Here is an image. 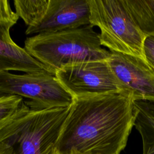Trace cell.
Listing matches in <instances>:
<instances>
[{
  "instance_id": "5b68a950",
  "label": "cell",
  "mask_w": 154,
  "mask_h": 154,
  "mask_svg": "<svg viewBox=\"0 0 154 154\" xmlns=\"http://www.w3.org/2000/svg\"><path fill=\"white\" fill-rule=\"evenodd\" d=\"M11 94L27 98L30 109L69 107L74 99L55 75L49 72L19 75L0 72V95Z\"/></svg>"
},
{
  "instance_id": "3957f363",
  "label": "cell",
  "mask_w": 154,
  "mask_h": 154,
  "mask_svg": "<svg viewBox=\"0 0 154 154\" xmlns=\"http://www.w3.org/2000/svg\"><path fill=\"white\" fill-rule=\"evenodd\" d=\"M70 106L29 109L0 132V142L7 143L13 154H49L59 149Z\"/></svg>"
},
{
  "instance_id": "9c48e42d",
  "label": "cell",
  "mask_w": 154,
  "mask_h": 154,
  "mask_svg": "<svg viewBox=\"0 0 154 154\" xmlns=\"http://www.w3.org/2000/svg\"><path fill=\"white\" fill-rule=\"evenodd\" d=\"M19 71L25 73L49 72L44 65L14 42L0 40V72Z\"/></svg>"
},
{
  "instance_id": "2e32d148",
  "label": "cell",
  "mask_w": 154,
  "mask_h": 154,
  "mask_svg": "<svg viewBox=\"0 0 154 154\" xmlns=\"http://www.w3.org/2000/svg\"><path fill=\"white\" fill-rule=\"evenodd\" d=\"M0 150L1 154H13L11 148L5 142L0 143Z\"/></svg>"
},
{
  "instance_id": "8fae6325",
  "label": "cell",
  "mask_w": 154,
  "mask_h": 154,
  "mask_svg": "<svg viewBox=\"0 0 154 154\" xmlns=\"http://www.w3.org/2000/svg\"><path fill=\"white\" fill-rule=\"evenodd\" d=\"M135 22L147 36H154V0H125Z\"/></svg>"
},
{
  "instance_id": "e0dca14e",
  "label": "cell",
  "mask_w": 154,
  "mask_h": 154,
  "mask_svg": "<svg viewBox=\"0 0 154 154\" xmlns=\"http://www.w3.org/2000/svg\"><path fill=\"white\" fill-rule=\"evenodd\" d=\"M0 154H1V150H0Z\"/></svg>"
},
{
  "instance_id": "4fadbf2b",
  "label": "cell",
  "mask_w": 154,
  "mask_h": 154,
  "mask_svg": "<svg viewBox=\"0 0 154 154\" xmlns=\"http://www.w3.org/2000/svg\"><path fill=\"white\" fill-rule=\"evenodd\" d=\"M15 12L24 21L27 28L35 26L42 19L49 0H14Z\"/></svg>"
},
{
  "instance_id": "ba28073f",
  "label": "cell",
  "mask_w": 154,
  "mask_h": 154,
  "mask_svg": "<svg viewBox=\"0 0 154 154\" xmlns=\"http://www.w3.org/2000/svg\"><path fill=\"white\" fill-rule=\"evenodd\" d=\"M88 25H90L88 0H49L42 19L35 26L27 28L25 33L36 35Z\"/></svg>"
},
{
  "instance_id": "52a82bcc",
  "label": "cell",
  "mask_w": 154,
  "mask_h": 154,
  "mask_svg": "<svg viewBox=\"0 0 154 154\" xmlns=\"http://www.w3.org/2000/svg\"><path fill=\"white\" fill-rule=\"evenodd\" d=\"M107 62L133 100L154 102V68L145 59L111 52Z\"/></svg>"
},
{
  "instance_id": "7a4b0ae2",
  "label": "cell",
  "mask_w": 154,
  "mask_h": 154,
  "mask_svg": "<svg viewBox=\"0 0 154 154\" xmlns=\"http://www.w3.org/2000/svg\"><path fill=\"white\" fill-rule=\"evenodd\" d=\"M24 49L54 75L67 65L107 60L111 54L91 25L34 35L25 40Z\"/></svg>"
},
{
  "instance_id": "30bf717a",
  "label": "cell",
  "mask_w": 154,
  "mask_h": 154,
  "mask_svg": "<svg viewBox=\"0 0 154 154\" xmlns=\"http://www.w3.org/2000/svg\"><path fill=\"white\" fill-rule=\"evenodd\" d=\"M134 126L143 141V154H154V102L134 100Z\"/></svg>"
},
{
  "instance_id": "5bb4252c",
  "label": "cell",
  "mask_w": 154,
  "mask_h": 154,
  "mask_svg": "<svg viewBox=\"0 0 154 154\" xmlns=\"http://www.w3.org/2000/svg\"><path fill=\"white\" fill-rule=\"evenodd\" d=\"M16 13L12 10L8 0H0V40L13 43L10 30L19 19Z\"/></svg>"
},
{
  "instance_id": "6da1fadb",
  "label": "cell",
  "mask_w": 154,
  "mask_h": 154,
  "mask_svg": "<svg viewBox=\"0 0 154 154\" xmlns=\"http://www.w3.org/2000/svg\"><path fill=\"white\" fill-rule=\"evenodd\" d=\"M133 99L121 91L74 99L63 127V154H120L134 126Z\"/></svg>"
},
{
  "instance_id": "277c9868",
  "label": "cell",
  "mask_w": 154,
  "mask_h": 154,
  "mask_svg": "<svg viewBox=\"0 0 154 154\" xmlns=\"http://www.w3.org/2000/svg\"><path fill=\"white\" fill-rule=\"evenodd\" d=\"M88 3L90 23L99 28L102 46L111 52L145 59L146 36L135 22L125 0H88Z\"/></svg>"
},
{
  "instance_id": "8992f818",
  "label": "cell",
  "mask_w": 154,
  "mask_h": 154,
  "mask_svg": "<svg viewBox=\"0 0 154 154\" xmlns=\"http://www.w3.org/2000/svg\"><path fill=\"white\" fill-rule=\"evenodd\" d=\"M55 75L73 99L128 91L115 76L107 60L67 65L58 70Z\"/></svg>"
},
{
  "instance_id": "9a60e30c",
  "label": "cell",
  "mask_w": 154,
  "mask_h": 154,
  "mask_svg": "<svg viewBox=\"0 0 154 154\" xmlns=\"http://www.w3.org/2000/svg\"><path fill=\"white\" fill-rule=\"evenodd\" d=\"M146 60L154 68V36L146 37L144 43Z\"/></svg>"
},
{
  "instance_id": "7c38bea8",
  "label": "cell",
  "mask_w": 154,
  "mask_h": 154,
  "mask_svg": "<svg viewBox=\"0 0 154 154\" xmlns=\"http://www.w3.org/2000/svg\"><path fill=\"white\" fill-rule=\"evenodd\" d=\"M29 109L21 97L0 95V132L17 119L26 114Z\"/></svg>"
}]
</instances>
